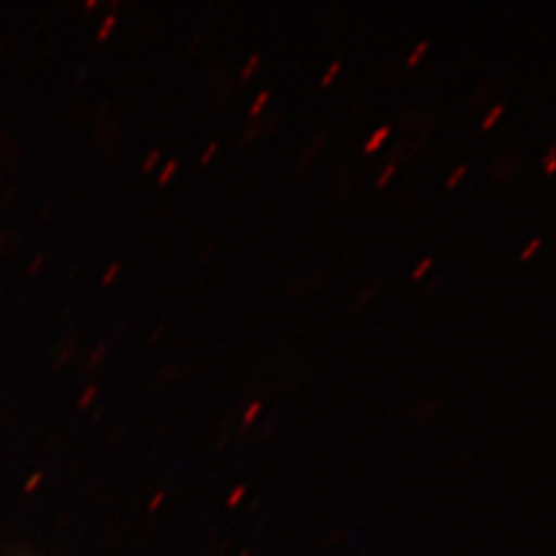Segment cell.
Returning <instances> with one entry per match:
<instances>
[{"mask_svg":"<svg viewBox=\"0 0 556 556\" xmlns=\"http://www.w3.org/2000/svg\"><path fill=\"white\" fill-rule=\"evenodd\" d=\"M393 174H394V166H389V168L386 169V172H383L382 177H380V180H378V186H380V188H382V186L386 185V182H388L389 177H391V175H393Z\"/></svg>","mask_w":556,"mask_h":556,"instance_id":"cell-9","label":"cell"},{"mask_svg":"<svg viewBox=\"0 0 556 556\" xmlns=\"http://www.w3.org/2000/svg\"><path fill=\"white\" fill-rule=\"evenodd\" d=\"M257 62H260V56H257V54H254V56H252V59H251V62H249L248 67L243 68V73H242L243 79L249 78V76H251L252 71H254V68H256Z\"/></svg>","mask_w":556,"mask_h":556,"instance_id":"cell-5","label":"cell"},{"mask_svg":"<svg viewBox=\"0 0 556 556\" xmlns=\"http://www.w3.org/2000/svg\"><path fill=\"white\" fill-rule=\"evenodd\" d=\"M268 100V92L265 90V92H262L260 94V98H257L256 103H254V106L251 109V116H257L260 114V111H262V106L265 105V101Z\"/></svg>","mask_w":556,"mask_h":556,"instance_id":"cell-3","label":"cell"},{"mask_svg":"<svg viewBox=\"0 0 556 556\" xmlns=\"http://www.w3.org/2000/svg\"><path fill=\"white\" fill-rule=\"evenodd\" d=\"M389 130H391L389 126H382V128H380V130H378L377 134H375V136L369 139L368 144H366V152H372V150H377V148L382 144L383 139L388 137Z\"/></svg>","mask_w":556,"mask_h":556,"instance_id":"cell-1","label":"cell"},{"mask_svg":"<svg viewBox=\"0 0 556 556\" xmlns=\"http://www.w3.org/2000/svg\"><path fill=\"white\" fill-rule=\"evenodd\" d=\"M339 68H341V62H336L333 63V65H331L330 71H328V74H326L325 79H323V85H325V87L326 85H330L331 78L336 76L337 71H339Z\"/></svg>","mask_w":556,"mask_h":556,"instance_id":"cell-6","label":"cell"},{"mask_svg":"<svg viewBox=\"0 0 556 556\" xmlns=\"http://www.w3.org/2000/svg\"><path fill=\"white\" fill-rule=\"evenodd\" d=\"M432 257H427L426 262L421 263L420 268L413 274V278H420L421 274L426 273L427 268L431 267Z\"/></svg>","mask_w":556,"mask_h":556,"instance_id":"cell-8","label":"cell"},{"mask_svg":"<svg viewBox=\"0 0 556 556\" xmlns=\"http://www.w3.org/2000/svg\"><path fill=\"white\" fill-rule=\"evenodd\" d=\"M468 166H462V168L457 169V172H454V175H452L451 179H448V182H446V186L448 188H454V186L459 182V179H462L463 175L467 174Z\"/></svg>","mask_w":556,"mask_h":556,"instance_id":"cell-4","label":"cell"},{"mask_svg":"<svg viewBox=\"0 0 556 556\" xmlns=\"http://www.w3.org/2000/svg\"><path fill=\"white\" fill-rule=\"evenodd\" d=\"M427 46H429V43L427 42H421L420 46H418V49H416L415 53L410 54L409 65H415V63L418 62V59H420L421 53L426 51Z\"/></svg>","mask_w":556,"mask_h":556,"instance_id":"cell-7","label":"cell"},{"mask_svg":"<svg viewBox=\"0 0 556 556\" xmlns=\"http://www.w3.org/2000/svg\"><path fill=\"white\" fill-rule=\"evenodd\" d=\"M541 245V240H535V242L530 243V248L526 249L525 254H522V260H528V257L536 251V248Z\"/></svg>","mask_w":556,"mask_h":556,"instance_id":"cell-11","label":"cell"},{"mask_svg":"<svg viewBox=\"0 0 556 556\" xmlns=\"http://www.w3.org/2000/svg\"><path fill=\"white\" fill-rule=\"evenodd\" d=\"M215 148H216V144H215V142H213V144H211V148H210V153H207V155H205L204 161H207V159H210L211 153L215 152Z\"/></svg>","mask_w":556,"mask_h":556,"instance_id":"cell-12","label":"cell"},{"mask_svg":"<svg viewBox=\"0 0 556 556\" xmlns=\"http://www.w3.org/2000/svg\"><path fill=\"white\" fill-rule=\"evenodd\" d=\"M555 172V148H552V152L547 155V174Z\"/></svg>","mask_w":556,"mask_h":556,"instance_id":"cell-10","label":"cell"},{"mask_svg":"<svg viewBox=\"0 0 556 556\" xmlns=\"http://www.w3.org/2000/svg\"><path fill=\"white\" fill-rule=\"evenodd\" d=\"M504 106L498 105L495 106L494 111L490 112V116L484 119L483 128L486 130V128H490V126L494 125L495 122H497V117L503 114Z\"/></svg>","mask_w":556,"mask_h":556,"instance_id":"cell-2","label":"cell"}]
</instances>
